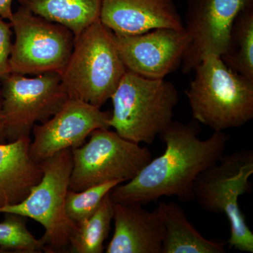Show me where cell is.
Returning <instances> with one entry per match:
<instances>
[{"label":"cell","instance_id":"5","mask_svg":"<svg viewBox=\"0 0 253 253\" xmlns=\"http://www.w3.org/2000/svg\"><path fill=\"white\" fill-rule=\"evenodd\" d=\"M253 151L241 149L224 154L201 173L194 183L195 199L206 212L224 214L230 224L231 248L253 253V234L240 209V196L251 191Z\"/></svg>","mask_w":253,"mask_h":253},{"label":"cell","instance_id":"2","mask_svg":"<svg viewBox=\"0 0 253 253\" xmlns=\"http://www.w3.org/2000/svg\"><path fill=\"white\" fill-rule=\"evenodd\" d=\"M185 94L193 118L213 131L241 127L253 118V82L209 55L194 68Z\"/></svg>","mask_w":253,"mask_h":253},{"label":"cell","instance_id":"7","mask_svg":"<svg viewBox=\"0 0 253 253\" xmlns=\"http://www.w3.org/2000/svg\"><path fill=\"white\" fill-rule=\"evenodd\" d=\"M73 169L69 189L81 191L107 181L124 183L135 177L152 159L146 147L106 128L95 129L89 141L71 149Z\"/></svg>","mask_w":253,"mask_h":253},{"label":"cell","instance_id":"12","mask_svg":"<svg viewBox=\"0 0 253 253\" xmlns=\"http://www.w3.org/2000/svg\"><path fill=\"white\" fill-rule=\"evenodd\" d=\"M111 114L81 100L68 98L52 117L33 127L30 156L41 163L62 150L79 147L95 129H109Z\"/></svg>","mask_w":253,"mask_h":253},{"label":"cell","instance_id":"1","mask_svg":"<svg viewBox=\"0 0 253 253\" xmlns=\"http://www.w3.org/2000/svg\"><path fill=\"white\" fill-rule=\"evenodd\" d=\"M199 123L172 121L158 136L166 144L164 153L151 159L135 177L113 188L110 192L113 202L144 205L164 196L194 201L195 181L219 161L230 139L224 131H214L201 140Z\"/></svg>","mask_w":253,"mask_h":253},{"label":"cell","instance_id":"14","mask_svg":"<svg viewBox=\"0 0 253 253\" xmlns=\"http://www.w3.org/2000/svg\"><path fill=\"white\" fill-rule=\"evenodd\" d=\"M114 234L106 253H162L165 229L157 208L113 202Z\"/></svg>","mask_w":253,"mask_h":253},{"label":"cell","instance_id":"17","mask_svg":"<svg viewBox=\"0 0 253 253\" xmlns=\"http://www.w3.org/2000/svg\"><path fill=\"white\" fill-rule=\"evenodd\" d=\"M18 2L33 14L67 28L75 38L100 20L101 0H18Z\"/></svg>","mask_w":253,"mask_h":253},{"label":"cell","instance_id":"9","mask_svg":"<svg viewBox=\"0 0 253 253\" xmlns=\"http://www.w3.org/2000/svg\"><path fill=\"white\" fill-rule=\"evenodd\" d=\"M1 81L7 142L30 137L37 123L47 121L68 99L59 73H43L33 78L10 73Z\"/></svg>","mask_w":253,"mask_h":253},{"label":"cell","instance_id":"19","mask_svg":"<svg viewBox=\"0 0 253 253\" xmlns=\"http://www.w3.org/2000/svg\"><path fill=\"white\" fill-rule=\"evenodd\" d=\"M113 216V202L106 195L95 212L76 225L69 243L71 253H101L109 234Z\"/></svg>","mask_w":253,"mask_h":253},{"label":"cell","instance_id":"24","mask_svg":"<svg viewBox=\"0 0 253 253\" xmlns=\"http://www.w3.org/2000/svg\"><path fill=\"white\" fill-rule=\"evenodd\" d=\"M6 142H7V140H6V128H5L4 115H3L2 110L1 85H0V144H4Z\"/></svg>","mask_w":253,"mask_h":253},{"label":"cell","instance_id":"6","mask_svg":"<svg viewBox=\"0 0 253 253\" xmlns=\"http://www.w3.org/2000/svg\"><path fill=\"white\" fill-rule=\"evenodd\" d=\"M43 174L19 204L0 208V213L29 217L44 227L41 238L46 253L63 252L69 247L76 225L68 218L66 199L73 169L71 149L62 150L40 163Z\"/></svg>","mask_w":253,"mask_h":253},{"label":"cell","instance_id":"22","mask_svg":"<svg viewBox=\"0 0 253 253\" xmlns=\"http://www.w3.org/2000/svg\"><path fill=\"white\" fill-rule=\"evenodd\" d=\"M11 26L0 18V81L6 78L10 72L9 59L12 49Z\"/></svg>","mask_w":253,"mask_h":253},{"label":"cell","instance_id":"16","mask_svg":"<svg viewBox=\"0 0 253 253\" xmlns=\"http://www.w3.org/2000/svg\"><path fill=\"white\" fill-rule=\"evenodd\" d=\"M164 225L162 253H224L226 243L206 239L190 223L185 211L174 202L157 208Z\"/></svg>","mask_w":253,"mask_h":253},{"label":"cell","instance_id":"8","mask_svg":"<svg viewBox=\"0 0 253 253\" xmlns=\"http://www.w3.org/2000/svg\"><path fill=\"white\" fill-rule=\"evenodd\" d=\"M15 41L10 56V72L61 74L67 64L75 36L63 26L33 14L20 6L9 21Z\"/></svg>","mask_w":253,"mask_h":253},{"label":"cell","instance_id":"18","mask_svg":"<svg viewBox=\"0 0 253 253\" xmlns=\"http://www.w3.org/2000/svg\"><path fill=\"white\" fill-rule=\"evenodd\" d=\"M221 58L228 67L253 82V6L234 19L227 50Z\"/></svg>","mask_w":253,"mask_h":253},{"label":"cell","instance_id":"15","mask_svg":"<svg viewBox=\"0 0 253 253\" xmlns=\"http://www.w3.org/2000/svg\"><path fill=\"white\" fill-rule=\"evenodd\" d=\"M30 137L0 144V208L19 204L40 182L42 170L29 154Z\"/></svg>","mask_w":253,"mask_h":253},{"label":"cell","instance_id":"3","mask_svg":"<svg viewBox=\"0 0 253 253\" xmlns=\"http://www.w3.org/2000/svg\"><path fill=\"white\" fill-rule=\"evenodd\" d=\"M111 99L110 127L131 142L152 144L172 122L179 96L170 82L126 71Z\"/></svg>","mask_w":253,"mask_h":253},{"label":"cell","instance_id":"21","mask_svg":"<svg viewBox=\"0 0 253 253\" xmlns=\"http://www.w3.org/2000/svg\"><path fill=\"white\" fill-rule=\"evenodd\" d=\"M122 184L113 180L91 186L81 191L68 190L66 199V211L68 218L76 225L95 212L106 194L113 188Z\"/></svg>","mask_w":253,"mask_h":253},{"label":"cell","instance_id":"11","mask_svg":"<svg viewBox=\"0 0 253 253\" xmlns=\"http://www.w3.org/2000/svg\"><path fill=\"white\" fill-rule=\"evenodd\" d=\"M113 39L126 71L151 79H164L175 71L191 42L185 28H156L134 36L113 34Z\"/></svg>","mask_w":253,"mask_h":253},{"label":"cell","instance_id":"10","mask_svg":"<svg viewBox=\"0 0 253 253\" xmlns=\"http://www.w3.org/2000/svg\"><path fill=\"white\" fill-rule=\"evenodd\" d=\"M253 6V0H187L185 28L191 40L181 62L184 73L206 56L225 54L233 22L242 10Z\"/></svg>","mask_w":253,"mask_h":253},{"label":"cell","instance_id":"20","mask_svg":"<svg viewBox=\"0 0 253 253\" xmlns=\"http://www.w3.org/2000/svg\"><path fill=\"white\" fill-rule=\"evenodd\" d=\"M6 217L0 222V248L23 253H41L45 250L41 239H37L28 230L23 217L5 213Z\"/></svg>","mask_w":253,"mask_h":253},{"label":"cell","instance_id":"23","mask_svg":"<svg viewBox=\"0 0 253 253\" xmlns=\"http://www.w3.org/2000/svg\"><path fill=\"white\" fill-rule=\"evenodd\" d=\"M14 0H0V18L10 21L14 12L12 11V3Z\"/></svg>","mask_w":253,"mask_h":253},{"label":"cell","instance_id":"4","mask_svg":"<svg viewBox=\"0 0 253 253\" xmlns=\"http://www.w3.org/2000/svg\"><path fill=\"white\" fill-rule=\"evenodd\" d=\"M126 71L113 32L99 20L75 38L72 53L60 76L69 99L101 109Z\"/></svg>","mask_w":253,"mask_h":253},{"label":"cell","instance_id":"13","mask_svg":"<svg viewBox=\"0 0 253 253\" xmlns=\"http://www.w3.org/2000/svg\"><path fill=\"white\" fill-rule=\"evenodd\" d=\"M100 21L117 36L184 29L174 0H101Z\"/></svg>","mask_w":253,"mask_h":253}]
</instances>
